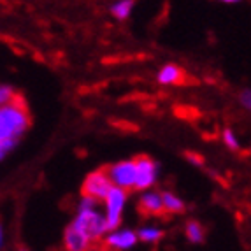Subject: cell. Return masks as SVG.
Here are the masks:
<instances>
[{"mask_svg":"<svg viewBox=\"0 0 251 251\" xmlns=\"http://www.w3.org/2000/svg\"><path fill=\"white\" fill-rule=\"evenodd\" d=\"M139 241L148 244H156L160 239L163 237V230H160L158 226H143L141 230L137 232Z\"/></svg>","mask_w":251,"mask_h":251,"instance_id":"obj_13","label":"cell"},{"mask_svg":"<svg viewBox=\"0 0 251 251\" xmlns=\"http://www.w3.org/2000/svg\"><path fill=\"white\" fill-rule=\"evenodd\" d=\"M92 243L81 230L69 225L63 232V250L65 251H90Z\"/></svg>","mask_w":251,"mask_h":251,"instance_id":"obj_8","label":"cell"},{"mask_svg":"<svg viewBox=\"0 0 251 251\" xmlns=\"http://www.w3.org/2000/svg\"><path fill=\"white\" fill-rule=\"evenodd\" d=\"M18 141H0V162L16 148Z\"/></svg>","mask_w":251,"mask_h":251,"instance_id":"obj_17","label":"cell"},{"mask_svg":"<svg viewBox=\"0 0 251 251\" xmlns=\"http://www.w3.org/2000/svg\"><path fill=\"white\" fill-rule=\"evenodd\" d=\"M162 197V207L165 213L171 214H181L184 211V202L181 197H177L174 192H162L160 193Z\"/></svg>","mask_w":251,"mask_h":251,"instance_id":"obj_11","label":"cell"},{"mask_svg":"<svg viewBox=\"0 0 251 251\" xmlns=\"http://www.w3.org/2000/svg\"><path fill=\"white\" fill-rule=\"evenodd\" d=\"M111 188H113V183L109 179L105 169H99V171L90 172L88 176L84 177L83 186H81V195H86V197H92L100 202Z\"/></svg>","mask_w":251,"mask_h":251,"instance_id":"obj_6","label":"cell"},{"mask_svg":"<svg viewBox=\"0 0 251 251\" xmlns=\"http://www.w3.org/2000/svg\"><path fill=\"white\" fill-rule=\"evenodd\" d=\"M186 158H188V162L193 163V165H201L202 163L201 155H195V153H186Z\"/></svg>","mask_w":251,"mask_h":251,"instance_id":"obj_19","label":"cell"},{"mask_svg":"<svg viewBox=\"0 0 251 251\" xmlns=\"http://www.w3.org/2000/svg\"><path fill=\"white\" fill-rule=\"evenodd\" d=\"M113 186L122 188L125 192L134 190L135 186V163L134 160H122L105 169Z\"/></svg>","mask_w":251,"mask_h":251,"instance_id":"obj_4","label":"cell"},{"mask_svg":"<svg viewBox=\"0 0 251 251\" xmlns=\"http://www.w3.org/2000/svg\"><path fill=\"white\" fill-rule=\"evenodd\" d=\"M139 209H141V213L150 214V216L162 214L163 207H162L160 192H155V190H144V193L141 195V199H139Z\"/></svg>","mask_w":251,"mask_h":251,"instance_id":"obj_9","label":"cell"},{"mask_svg":"<svg viewBox=\"0 0 251 251\" xmlns=\"http://www.w3.org/2000/svg\"><path fill=\"white\" fill-rule=\"evenodd\" d=\"M184 72L174 63H167L158 71V83L160 84H179L183 83Z\"/></svg>","mask_w":251,"mask_h":251,"instance_id":"obj_10","label":"cell"},{"mask_svg":"<svg viewBox=\"0 0 251 251\" xmlns=\"http://www.w3.org/2000/svg\"><path fill=\"white\" fill-rule=\"evenodd\" d=\"M4 246V228H2V225H0V248Z\"/></svg>","mask_w":251,"mask_h":251,"instance_id":"obj_21","label":"cell"},{"mask_svg":"<svg viewBox=\"0 0 251 251\" xmlns=\"http://www.w3.org/2000/svg\"><path fill=\"white\" fill-rule=\"evenodd\" d=\"M126 199H128V192H125L122 188H116V186H113L107 192V195L102 199L107 230H114V228H118V226L122 225V216H123V211H125Z\"/></svg>","mask_w":251,"mask_h":251,"instance_id":"obj_3","label":"cell"},{"mask_svg":"<svg viewBox=\"0 0 251 251\" xmlns=\"http://www.w3.org/2000/svg\"><path fill=\"white\" fill-rule=\"evenodd\" d=\"M134 11V0H118L111 5V14L116 20H126Z\"/></svg>","mask_w":251,"mask_h":251,"instance_id":"obj_12","label":"cell"},{"mask_svg":"<svg viewBox=\"0 0 251 251\" xmlns=\"http://www.w3.org/2000/svg\"><path fill=\"white\" fill-rule=\"evenodd\" d=\"M104 241L107 248L116 251H128L139 243L137 232L132 228H114V230H107L104 235Z\"/></svg>","mask_w":251,"mask_h":251,"instance_id":"obj_7","label":"cell"},{"mask_svg":"<svg viewBox=\"0 0 251 251\" xmlns=\"http://www.w3.org/2000/svg\"><path fill=\"white\" fill-rule=\"evenodd\" d=\"M71 225L83 232L90 241H99L107 232L104 213H100L99 205L97 207H77V213Z\"/></svg>","mask_w":251,"mask_h":251,"instance_id":"obj_2","label":"cell"},{"mask_svg":"<svg viewBox=\"0 0 251 251\" xmlns=\"http://www.w3.org/2000/svg\"><path fill=\"white\" fill-rule=\"evenodd\" d=\"M14 97H16V92H14L13 86H9V84H0V105L11 102Z\"/></svg>","mask_w":251,"mask_h":251,"instance_id":"obj_16","label":"cell"},{"mask_svg":"<svg viewBox=\"0 0 251 251\" xmlns=\"http://www.w3.org/2000/svg\"><path fill=\"white\" fill-rule=\"evenodd\" d=\"M239 102H241V105H243L246 111H250L251 109V90L250 88H244L243 92H241V95H239Z\"/></svg>","mask_w":251,"mask_h":251,"instance_id":"obj_18","label":"cell"},{"mask_svg":"<svg viewBox=\"0 0 251 251\" xmlns=\"http://www.w3.org/2000/svg\"><path fill=\"white\" fill-rule=\"evenodd\" d=\"M28 128V109L25 100L16 93L13 100L0 105V141H20Z\"/></svg>","mask_w":251,"mask_h":251,"instance_id":"obj_1","label":"cell"},{"mask_svg":"<svg viewBox=\"0 0 251 251\" xmlns=\"http://www.w3.org/2000/svg\"><path fill=\"white\" fill-rule=\"evenodd\" d=\"M218 2H222V4H228V5H234V4H239V2H243V0H218Z\"/></svg>","mask_w":251,"mask_h":251,"instance_id":"obj_20","label":"cell"},{"mask_svg":"<svg viewBox=\"0 0 251 251\" xmlns=\"http://www.w3.org/2000/svg\"><path fill=\"white\" fill-rule=\"evenodd\" d=\"M186 237L190 243H202L204 241V226L199 222H188L186 223Z\"/></svg>","mask_w":251,"mask_h":251,"instance_id":"obj_14","label":"cell"},{"mask_svg":"<svg viewBox=\"0 0 251 251\" xmlns=\"http://www.w3.org/2000/svg\"><path fill=\"white\" fill-rule=\"evenodd\" d=\"M135 163V186L134 190L144 192L150 190L158 179V163L146 155H141L134 160Z\"/></svg>","mask_w":251,"mask_h":251,"instance_id":"obj_5","label":"cell"},{"mask_svg":"<svg viewBox=\"0 0 251 251\" xmlns=\"http://www.w3.org/2000/svg\"><path fill=\"white\" fill-rule=\"evenodd\" d=\"M222 139H223V143H225V146L228 148V150H232V151H239V150H241V143H239L237 135H235V132L232 128H225V130H223Z\"/></svg>","mask_w":251,"mask_h":251,"instance_id":"obj_15","label":"cell"},{"mask_svg":"<svg viewBox=\"0 0 251 251\" xmlns=\"http://www.w3.org/2000/svg\"><path fill=\"white\" fill-rule=\"evenodd\" d=\"M20 251H26V250H20Z\"/></svg>","mask_w":251,"mask_h":251,"instance_id":"obj_22","label":"cell"}]
</instances>
